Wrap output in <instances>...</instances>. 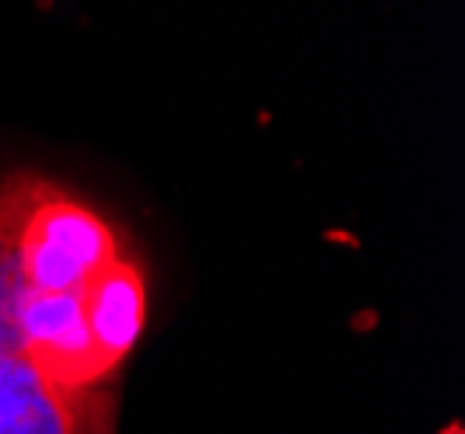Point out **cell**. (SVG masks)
<instances>
[{"label":"cell","mask_w":465,"mask_h":434,"mask_svg":"<svg viewBox=\"0 0 465 434\" xmlns=\"http://www.w3.org/2000/svg\"><path fill=\"white\" fill-rule=\"evenodd\" d=\"M32 174L0 178V355L28 361L66 390H94L115 365L97 351L84 323L80 292L45 296L21 264V219Z\"/></svg>","instance_id":"6da1fadb"},{"label":"cell","mask_w":465,"mask_h":434,"mask_svg":"<svg viewBox=\"0 0 465 434\" xmlns=\"http://www.w3.org/2000/svg\"><path fill=\"white\" fill-rule=\"evenodd\" d=\"M104 390H66L0 355V434H115Z\"/></svg>","instance_id":"3957f363"},{"label":"cell","mask_w":465,"mask_h":434,"mask_svg":"<svg viewBox=\"0 0 465 434\" xmlns=\"http://www.w3.org/2000/svg\"><path fill=\"white\" fill-rule=\"evenodd\" d=\"M18 247L25 275L45 296L80 292L97 271L122 257L115 230L104 216H97L66 188L35 174L28 184Z\"/></svg>","instance_id":"7a4b0ae2"},{"label":"cell","mask_w":465,"mask_h":434,"mask_svg":"<svg viewBox=\"0 0 465 434\" xmlns=\"http://www.w3.org/2000/svg\"><path fill=\"white\" fill-rule=\"evenodd\" d=\"M80 310L97 351L118 365L133 351L146 323V285L133 261L118 257L80 289Z\"/></svg>","instance_id":"277c9868"}]
</instances>
